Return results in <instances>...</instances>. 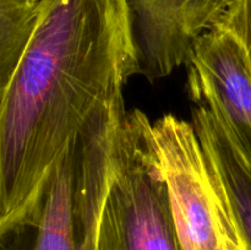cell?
I'll list each match as a JSON object with an SVG mask.
<instances>
[{"mask_svg":"<svg viewBox=\"0 0 251 250\" xmlns=\"http://www.w3.org/2000/svg\"><path fill=\"white\" fill-rule=\"evenodd\" d=\"M140 74L130 0H0V229L38 203L66 149Z\"/></svg>","mask_w":251,"mask_h":250,"instance_id":"1","label":"cell"},{"mask_svg":"<svg viewBox=\"0 0 251 250\" xmlns=\"http://www.w3.org/2000/svg\"><path fill=\"white\" fill-rule=\"evenodd\" d=\"M125 112H107L71 141L36 211L0 229V250H96Z\"/></svg>","mask_w":251,"mask_h":250,"instance_id":"2","label":"cell"},{"mask_svg":"<svg viewBox=\"0 0 251 250\" xmlns=\"http://www.w3.org/2000/svg\"><path fill=\"white\" fill-rule=\"evenodd\" d=\"M144 112H126L114 152V179L96 250H185Z\"/></svg>","mask_w":251,"mask_h":250,"instance_id":"3","label":"cell"},{"mask_svg":"<svg viewBox=\"0 0 251 250\" xmlns=\"http://www.w3.org/2000/svg\"><path fill=\"white\" fill-rule=\"evenodd\" d=\"M151 136L185 250H220L210 171L194 125L166 114L152 122Z\"/></svg>","mask_w":251,"mask_h":250,"instance_id":"4","label":"cell"},{"mask_svg":"<svg viewBox=\"0 0 251 250\" xmlns=\"http://www.w3.org/2000/svg\"><path fill=\"white\" fill-rule=\"evenodd\" d=\"M233 0H130L140 63L166 77L188 64L196 39L215 25Z\"/></svg>","mask_w":251,"mask_h":250,"instance_id":"5","label":"cell"},{"mask_svg":"<svg viewBox=\"0 0 251 250\" xmlns=\"http://www.w3.org/2000/svg\"><path fill=\"white\" fill-rule=\"evenodd\" d=\"M186 65L193 102L212 100L251 156V68L237 39L212 26L195 41Z\"/></svg>","mask_w":251,"mask_h":250,"instance_id":"6","label":"cell"},{"mask_svg":"<svg viewBox=\"0 0 251 250\" xmlns=\"http://www.w3.org/2000/svg\"><path fill=\"white\" fill-rule=\"evenodd\" d=\"M194 103L191 124L207 166L225 194L240 240L245 249L251 250V156L212 100L202 98Z\"/></svg>","mask_w":251,"mask_h":250,"instance_id":"7","label":"cell"},{"mask_svg":"<svg viewBox=\"0 0 251 250\" xmlns=\"http://www.w3.org/2000/svg\"><path fill=\"white\" fill-rule=\"evenodd\" d=\"M213 26L237 39L251 68V0H233Z\"/></svg>","mask_w":251,"mask_h":250,"instance_id":"8","label":"cell"},{"mask_svg":"<svg viewBox=\"0 0 251 250\" xmlns=\"http://www.w3.org/2000/svg\"><path fill=\"white\" fill-rule=\"evenodd\" d=\"M210 171V169H208ZM211 183H212V201L215 207L216 221H217L218 235H220V250H247L240 240L239 234L235 228L234 221L232 218L229 206L222 189L218 185L216 179L210 172Z\"/></svg>","mask_w":251,"mask_h":250,"instance_id":"9","label":"cell"},{"mask_svg":"<svg viewBox=\"0 0 251 250\" xmlns=\"http://www.w3.org/2000/svg\"><path fill=\"white\" fill-rule=\"evenodd\" d=\"M24 1L28 2V4H37V2H38L39 0H24Z\"/></svg>","mask_w":251,"mask_h":250,"instance_id":"10","label":"cell"}]
</instances>
